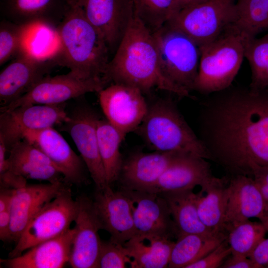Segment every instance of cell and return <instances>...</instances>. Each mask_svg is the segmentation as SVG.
<instances>
[{
    "mask_svg": "<svg viewBox=\"0 0 268 268\" xmlns=\"http://www.w3.org/2000/svg\"><path fill=\"white\" fill-rule=\"evenodd\" d=\"M106 78L109 82L129 85L142 93L157 88L191 97L189 91L164 75L153 33L135 14L110 61Z\"/></svg>",
    "mask_w": 268,
    "mask_h": 268,
    "instance_id": "cell-1",
    "label": "cell"
},
{
    "mask_svg": "<svg viewBox=\"0 0 268 268\" xmlns=\"http://www.w3.org/2000/svg\"><path fill=\"white\" fill-rule=\"evenodd\" d=\"M55 31L59 45L53 54L57 65L77 76L108 81L110 52L102 35L87 20L75 0H70Z\"/></svg>",
    "mask_w": 268,
    "mask_h": 268,
    "instance_id": "cell-2",
    "label": "cell"
},
{
    "mask_svg": "<svg viewBox=\"0 0 268 268\" xmlns=\"http://www.w3.org/2000/svg\"><path fill=\"white\" fill-rule=\"evenodd\" d=\"M251 38L233 24L215 39L199 47V71L194 90L208 95L231 86Z\"/></svg>",
    "mask_w": 268,
    "mask_h": 268,
    "instance_id": "cell-3",
    "label": "cell"
},
{
    "mask_svg": "<svg viewBox=\"0 0 268 268\" xmlns=\"http://www.w3.org/2000/svg\"><path fill=\"white\" fill-rule=\"evenodd\" d=\"M137 130L155 151L191 153L208 160L197 134L170 101H159L148 107Z\"/></svg>",
    "mask_w": 268,
    "mask_h": 268,
    "instance_id": "cell-4",
    "label": "cell"
},
{
    "mask_svg": "<svg viewBox=\"0 0 268 268\" xmlns=\"http://www.w3.org/2000/svg\"><path fill=\"white\" fill-rule=\"evenodd\" d=\"M236 0H200L183 6L164 25L179 31L200 47L235 24Z\"/></svg>",
    "mask_w": 268,
    "mask_h": 268,
    "instance_id": "cell-5",
    "label": "cell"
},
{
    "mask_svg": "<svg viewBox=\"0 0 268 268\" xmlns=\"http://www.w3.org/2000/svg\"><path fill=\"white\" fill-rule=\"evenodd\" d=\"M153 35L164 75L190 92L194 90L199 71V47L184 34L165 25Z\"/></svg>",
    "mask_w": 268,
    "mask_h": 268,
    "instance_id": "cell-6",
    "label": "cell"
},
{
    "mask_svg": "<svg viewBox=\"0 0 268 268\" xmlns=\"http://www.w3.org/2000/svg\"><path fill=\"white\" fill-rule=\"evenodd\" d=\"M77 210L69 186L46 203L35 214L22 233L8 258H15L34 246L56 237L70 228Z\"/></svg>",
    "mask_w": 268,
    "mask_h": 268,
    "instance_id": "cell-7",
    "label": "cell"
},
{
    "mask_svg": "<svg viewBox=\"0 0 268 268\" xmlns=\"http://www.w3.org/2000/svg\"><path fill=\"white\" fill-rule=\"evenodd\" d=\"M108 84L105 80L83 78L70 71L54 76L48 74L25 94L9 104L1 107L0 112L30 105L64 103L87 93L99 92Z\"/></svg>",
    "mask_w": 268,
    "mask_h": 268,
    "instance_id": "cell-8",
    "label": "cell"
},
{
    "mask_svg": "<svg viewBox=\"0 0 268 268\" xmlns=\"http://www.w3.org/2000/svg\"><path fill=\"white\" fill-rule=\"evenodd\" d=\"M99 118L89 107L77 106L68 114L61 129L71 136L78 149L96 189L110 186L100 155L96 127Z\"/></svg>",
    "mask_w": 268,
    "mask_h": 268,
    "instance_id": "cell-9",
    "label": "cell"
},
{
    "mask_svg": "<svg viewBox=\"0 0 268 268\" xmlns=\"http://www.w3.org/2000/svg\"><path fill=\"white\" fill-rule=\"evenodd\" d=\"M98 93L106 120L124 138L129 133L137 130L148 109L143 93L139 89L113 83Z\"/></svg>",
    "mask_w": 268,
    "mask_h": 268,
    "instance_id": "cell-10",
    "label": "cell"
},
{
    "mask_svg": "<svg viewBox=\"0 0 268 268\" xmlns=\"http://www.w3.org/2000/svg\"><path fill=\"white\" fill-rule=\"evenodd\" d=\"M57 66L52 56L43 58L25 45L0 73V103L5 106L27 92Z\"/></svg>",
    "mask_w": 268,
    "mask_h": 268,
    "instance_id": "cell-11",
    "label": "cell"
},
{
    "mask_svg": "<svg viewBox=\"0 0 268 268\" xmlns=\"http://www.w3.org/2000/svg\"><path fill=\"white\" fill-rule=\"evenodd\" d=\"M66 103L55 105L36 104L1 112L0 138L8 150L22 139L27 130L61 126L68 118Z\"/></svg>",
    "mask_w": 268,
    "mask_h": 268,
    "instance_id": "cell-12",
    "label": "cell"
},
{
    "mask_svg": "<svg viewBox=\"0 0 268 268\" xmlns=\"http://www.w3.org/2000/svg\"><path fill=\"white\" fill-rule=\"evenodd\" d=\"M115 53L134 15L132 0H75Z\"/></svg>",
    "mask_w": 268,
    "mask_h": 268,
    "instance_id": "cell-13",
    "label": "cell"
},
{
    "mask_svg": "<svg viewBox=\"0 0 268 268\" xmlns=\"http://www.w3.org/2000/svg\"><path fill=\"white\" fill-rule=\"evenodd\" d=\"M75 233L68 263L73 268H97L101 244L98 232L103 229L93 200L82 195L76 199Z\"/></svg>",
    "mask_w": 268,
    "mask_h": 268,
    "instance_id": "cell-14",
    "label": "cell"
},
{
    "mask_svg": "<svg viewBox=\"0 0 268 268\" xmlns=\"http://www.w3.org/2000/svg\"><path fill=\"white\" fill-rule=\"evenodd\" d=\"M22 139L43 152L63 175L67 184L80 185L86 180V165L81 157L72 149L53 127L27 130Z\"/></svg>",
    "mask_w": 268,
    "mask_h": 268,
    "instance_id": "cell-15",
    "label": "cell"
},
{
    "mask_svg": "<svg viewBox=\"0 0 268 268\" xmlns=\"http://www.w3.org/2000/svg\"><path fill=\"white\" fill-rule=\"evenodd\" d=\"M228 199L224 231L243 221L256 218L263 222L268 208L253 177L238 175L229 177Z\"/></svg>",
    "mask_w": 268,
    "mask_h": 268,
    "instance_id": "cell-16",
    "label": "cell"
},
{
    "mask_svg": "<svg viewBox=\"0 0 268 268\" xmlns=\"http://www.w3.org/2000/svg\"><path fill=\"white\" fill-rule=\"evenodd\" d=\"M94 207L103 229L110 234V239L124 244L136 234L130 200L123 191H115L111 185L96 189Z\"/></svg>",
    "mask_w": 268,
    "mask_h": 268,
    "instance_id": "cell-17",
    "label": "cell"
},
{
    "mask_svg": "<svg viewBox=\"0 0 268 268\" xmlns=\"http://www.w3.org/2000/svg\"><path fill=\"white\" fill-rule=\"evenodd\" d=\"M121 190L130 200L136 234L176 237L172 216L162 196L144 191Z\"/></svg>",
    "mask_w": 268,
    "mask_h": 268,
    "instance_id": "cell-18",
    "label": "cell"
},
{
    "mask_svg": "<svg viewBox=\"0 0 268 268\" xmlns=\"http://www.w3.org/2000/svg\"><path fill=\"white\" fill-rule=\"evenodd\" d=\"M206 159L191 153H182L161 176L148 192L162 194L204 188L215 177Z\"/></svg>",
    "mask_w": 268,
    "mask_h": 268,
    "instance_id": "cell-19",
    "label": "cell"
},
{
    "mask_svg": "<svg viewBox=\"0 0 268 268\" xmlns=\"http://www.w3.org/2000/svg\"><path fill=\"white\" fill-rule=\"evenodd\" d=\"M70 0H0L4 19L30 26L42 25L56 30L62 21Z\"/></svg>",
    "mask_w": 268,
    "mask_h": 268,
    "instance_id": "cell-20",
    "label": "cell"
},
{
    "mask_svg": "<svg viewBox=\"0 0 268 268\" xmlns=\"http://www.w3.org/2000/svg\"><path fill=\"white\" fill-rule=\"evenodd\" d=\"M182 153L136 152L123 161L119 179L122 189L148 192L169 166Z\"/></svg>",
    "mask_w": 268,
    "mask_h": 268,
    "instance_id": "cell-21",
    "label": "cell"
},
{
    "mask_svg": "<svg viewBox=\"0 0 268 268\" xmlns=\"http://www.w3.org/2000/svg\"><path fill=\"white\" fill-rule=\"evenodd\" d=\"M68 184L62 181L26 185L15 189L11 203L9 241L16 242L35 214Z\"/></svg>",
    "mask_w": 268,
    "mask_h": 268,
    "instance_id": "cell-22",
    "label": "cell"
},
{
    "mask_svg": "<svg viewBox=\"0 0 268 268\" xmlns=\"http://www.w3.org/2000/svg\"><path fill=\"white\" fill-rule=\"evenodd\" d=\"M75 229L39 243L19 256L0 262L8 268H61L68 263Z\"/></svg>",
    "mask_w": 268,
    "mask_h": 268,
    "instance_id": "cell-23",
    "label": "cell"
},
{
    "mask_svg": "<svg viewBox=\"0 0 268 268\" xmlns=\"http://www.w3.org/2000/svg\"><path fill=\"white\" fill-rule=\"evenodd\" d=\"M8 152V170L26 179L47 181L50 183L62 181L63 175L51 160L26 140L21 139Z\"/></svg>",
    "mask_w": 268,
    "mask_h": 268,
    "instance_id": "cell-24",
    "label": "cell"
},
{
    "mask_svg": "<svg viewBox=\"0 0 268 268\" xmlns=\"http://www.w3.org/2000/svg\"><path fill=\"white\" fill-rule=\"evenodd\" d=\"M159 234H135L124 245L132 260V268L168 267L175 242Z\"/></svg>",
    "mask_w": 268,
    "mask_h": 268,
    "instance_id": "cell-25",
    "label": "cell"
},
{
    "mask_svg": "<svg viewBox=\"0 0 268 268\" xmlns=\"http://www.w3.org/2000/svg\"><path fill=\"white\" fill-rule=\"evenodd\" d=\"M160 195L167 203L177 238L186 234L217 235L206 227L200 219L197 206L198 193L189 190Z\"/></svg>",
    "mask_w": 268,
    "mask_h": 268,
    "instance_id": "cell-26",
    "label": "cell"
},
{
    "mask_svg": "<svg viewBox=\"0 0 268 268\" xmlns=\"http://www.w3.org/2000/svg\"><path fill=\"white\" fill-rule=\"evenodd\" d=\"M229 178L214 177L198 193L197 206L200 219L206 227L216 234H226L224 231V221Z\"/></svg>",
    "mask_w": 268,
    "mask_h": 268,
    "instance_id": "cell-27",
    "label": "cell"
},
{
    "mask_svg": "<svg viewBox=\"0 0 268 268\" xmlns=\"http://www.w3.org/2000/svg\"><path fill=\"white\" fill-rule=\"evenodd\" d=\"M226 237L225 234H192L177 237L171 251L168 268H186L213 250Z\"/></svg>",
    "mask_w": 268,
    "mask_h": 268,
    "instance_id": "cell-28",
    "label": "cell"
},
{
    "mask_svg": "<svg viewBox=\"0 0 268 268\" xmlns=\"http://www.w3.org/2000/svg\"><path fill=\"white\" fill-rule=\"evenodd\" d=\"M96 132L100 155L111 185L119 179L123 163L120 147L125 138L106 119L99 118Z\"/></svg>",
    "mask_w": 268,
    "mask_h": 268,
    "instance_id": "cell-29",
    "label": "cell"
},
{
    "mask_svg": "<svg viewBox=\"0 0 268 268\" xmlns=\"http://www.w3.org/2000/svg\"><path fill=\"white\" fill-rule=\"evenodd\" d=\"M267 231L264 224L260 222L247 220L231 228L227 234L226 239L231 250V254L250 257L260 243L265 238Z\"/></svg>",
    "mask_w": 268,
    "mask_h": 268,
    "instance_id": "cell-30",
    "label": "cell"
},
{
    "mask_svg": "<svg viewBox=\"0 0 268 268\" xmlns=\"http://www.w3.org/2000/svg\"><path fill=\"white\" fill-rule=\"evenodd\" d=\"M134 14L153 33L178 11L175 0H132Z\"/></svg>",
    "mask_w": 268,
    "mask_h": 268,
    "instance_id": "cell-31",
    "label": "cell"
},
{
    "mask_svg": "<svg viewBox=\"0 0 268 268\" xmlns=\"http://www.w3.org/2000/svg\"><path fill=\"white\" fill-rule=\"evenodd\" d=\"M234 25L251 38L268 30V0H237Z\"/></svg>",
    "mask_w": 268,
    "mask_h": 268,
    "instance_id": "cell-32",
    "label": "cell"
},
{
    "mask_svg": "<svg viewBox=\"0 0 268 268\" xmlns=\"http://www.w3.org/2000/svg\"><path fill=\"white\" fill-rule=\"evenodd\" d=\"M245 57L251 69L249 87L256 90L268 89V33L259 38L249 39Z\"/></svg>",
    "mask_w": 268,
    "mask_h": 268,
    "instance_id": "cell-33",
    "label": "cell"
},
{
    "mask_svg": "<svg viewBox=\"0 0 268 268\" xmlns=\"http://www.w3.org/2000/svg\"><path fill=\"white\" fill-rule=\"evenodd\" d=\"M34 27L18 24L2 19L0 23V66L17 55L25 46Z\"/></svg>",
    "mask_w": 268,
    "mask_h": 268,
    "instance_id": "cell-34",
    "label": "cell"
},
{
    "mask_svg": "<svg viewBox=\"0 0 268 268\" xmlns=\"http://www.w3.org/2000/svg\"><path fill=\"white\" fill-rule=\"evenodd\" d=\"M132 260L124 244L111 239L101 241L98 257V268H123L129 266Z\"/></svg>",
    "mask_w": 268,
    "mask_h": 268,
    "instance_id": "cell-35",
    "label": "cell"
},
{
    "mask_svg": "<svg viewBox=\"0 0 268 268\" xmlns=\"http://www.w3.org/2000/svg\"><path fill=\"white\" fill-rule=\"evenodd\" d=\"M15 190L0 188V239L3 241H9L11 203Z\"/></svg>",
    "mask_w": 268,
    "mask_h": 268,
    "instance_id": "cell-36",
    "label": "cell"
},
{
    "mask_svg": "<svg viewBox=\"0 0 268 268\" xmlns=\"http://www.w3.org/2000/svg\"><path fill=\"white\" fill-rule=\"evenodd\" d=\"M231 254V250L226 238L213 250L201 259L188 265L186 268H220Z\"/></svg>",
    "mask_w": 268,
    "mask_h": 268,
    "instance_id": "cell-37",
    "label": "cell"
},
{
    "mask_svg": "<svg viewBox=\"0 0 268 268\" xmlns=\"http://www.w3.org/2000/svg\"><path fill=\"white\" fill-rule=\"evenodd\" d=\"M251 177L254 179L268 208V166H255Z\"/></svg>",
    "mask_w": 268,
    "mask_h": 268,
    "instance_id": "cell-38",
    "label": "cell"
},
{
    "mask_svg": "<svg viewBox=\"0 0 268 268\" xmlns=\"http://www.w3.org/2000/svg\"><path fill=\"white\" fill-rule=\"evenodd\" d=\"M249 258L258 268H268V238L260 242Z\"/></svg>",
    "mask_w": 268,
    "mask_h": 268,
    "instance_id": "cell-39",
    "label": "cell"
},
{
    "mask_svg": "<svg viewBox=\"0 0 268 268\" xmlns=\"http://www.w3.org/2000/svg\"><path fill=\"white\" fill-rule=\"evenodd\" d=\"M26 179L7 170L0 174V188L17 189L27 185Z\"/></svg>",
    "mask_w": 268,
    "mask_h": 268,
    "instance_id": "cell-40",
    "label": "cell"
},
{
    "mask_svg": "<svg viewBox=\"0 0 268 268\" xmlns=\"http://www.w3.org/2000/svg\"><path fill=\"white\" fill-rule=\"evenodd\" d=\"M221 268H258L249 257L231 254L223 262Z\"/></svg>",
    "mask_w": 268,
    "mask_h": 268,
    "instance_id": "cell-41",
    "label": "cell"
},
{
    "mask_svg": "<svg viewBox=\"0 0 268 268\" xmlns=\"http://www.w3.org/2000/svg\"><path fill=\"white\" fill-rule=\"evenodd\" d=\"M196 0H175L180 9L183 6Z\"/></svg>",
    "mask_w": 268,
    "mask_h": 268,
    "instance_id": "cell-42",
    "label": "cell"
},
{
    "mask_svg": "<svg viewBox=\"0 0 268 268\" xmlns=\"http://www.w3.org/2000/svg\"><path fill=\"white\" fill-rule=\"evenodd\" d=\"M262 223L264 224L266 230L267 231V232H268V211L266 214V215L265 217L264 220L262 222Z\"/></svg>",
    "mask_w": 268,
    "mask_h": 268,
    "instance_id": "cell-43",
    "label": "cell"
},
{
    "mask_svg": "<svg viewBox=\"0 0 268 268\" xmlns=\"http://www.w3.org/2000/svg\"></svg>",
    "mask_w": 268,
    "mask_h": 268,
    "instance_id": "cell-44",
    "label": "cell"
}]
</instances>
